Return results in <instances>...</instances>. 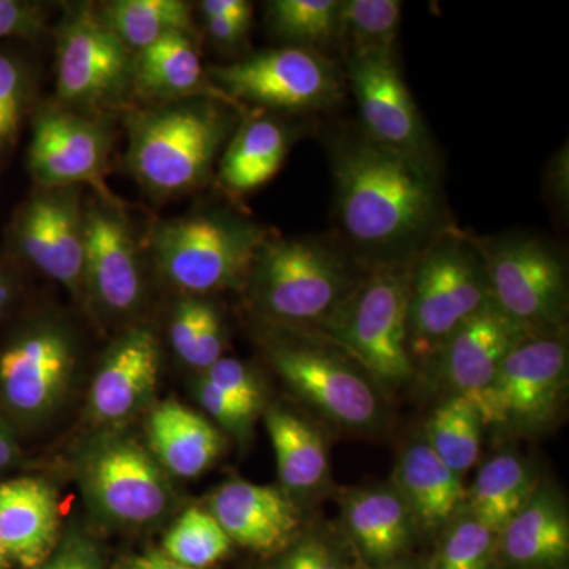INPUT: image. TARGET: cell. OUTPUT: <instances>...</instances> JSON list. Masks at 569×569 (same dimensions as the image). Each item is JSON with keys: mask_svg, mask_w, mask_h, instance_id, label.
Returning a JSON list of instances; mask_svg holds the SVG:
<instances>
[{"mask_svg": "<svg viewBox=\"0 0 569 569\" xmlns=\"http://www.w3.org/2000/svg\"><path fill=\"white\" fill-rule=\"evenodd\" d=\"M77 475L89 507L111 526H149L173 505L167 471L137 438L116 429L86 441L78 455Z\"/></svg>", "mask_w": 569, "mask_h": 569, "instance_id": "7", "label": "cell"}, {"mask_svg": "<svg viewBox=\"0 0 569 569\" xmlns=\"http://www.w3.org/2000/svg\"><path fill=\"white\" fill-rule=\"evenodd\" d=\"M22 253L71 295L84 291V213L77 192L48 189L26 206L18 224Z\"/></svg>", "mask_w": 569, "mask_h": 569, "instance_id": "16", "label": "cell"}, {"mask_svg": "<svg viewBox=\"0 0 569 569\" xmlns=\"http://www.w3.org/2000/svg\"><path fill=\"white\" fill-rule=\"evenodd\" d=\"M288 132L269 118L244 123L230 142L220 164V179L233 193H249L271 181L287 156Z\"/></svg>", "mask_w": 569, "mask_h": 569, "instance_id": "28", "label": "cell"}, {"mask_svg": "<svg viewBox=\"0 0 569 569\" xmlns=\"http://www.w3.org/2000/svg\"><path fill=\"white\" fill-rule=\"evenodd\" d=\"M356 282L346 258L325 242L268 238L246 284L254 307L277 323L321 326Z\"/></svg>", "mask_w": 569, "mask_h": 569, "instance_id": "4", "label": "cell"}, {"mask_svg": "<svg viewBox=\"0 0 569 569\" xmlns=\"http://www.w3.org/2000/svg\"><path fill=\"white\" fill-rule=\"evenodd\" d=\"M569 559V512L549 479L497 535L496 569H563Z\"/></svg>", "mask_w": 569, "mask_h": 569, "instance_id": "22", "label": "cell"}, {"mask_svg": "<svg viewBox=\"0 0 569 569\" xmlns=\"http://www.w3.org/2000/svg\"><path fill=\"white\" fill-rule=\"evenodd\" d=\"M10 299V287L3 276L0 274V317H2L3 310H6L7 302Z\"/></svg>", "mask_w": 569, "mask_h": 569, "instance_id": "49", "label": "cell"}, {"mask_svg": "<svg viewBox=\"0 0 569 569\" xmlns=\"http://www.w3.org/2000/svg\"><path fill=\"white\" fill-rule=\"evenodd\" d=\"M219 92L282 111L323 110L339 102L342 84L328 59L301 47L258 52L246 61L213 67Z\"/></svg>", "mask_w": 569, "mask_h": 569, "instance_id": "11", "label": "cell"}, {"mask_svg": "<svg viewBox=\"0 0 569 569\" xmlns=\"http://www.w3.org/2000/svg\"><path fill=\"white\" fill-rule=\"evenodd\" d=\"M43 29V14L32 3L0 0V39L33 37Z\"/></svg>", "mask_w": 569, "mask_h": 569, "instance_id": "43", "label": "cell"}, {"mask_svg": "<svg viewBox=\"0 0 569 569\" xmlns=\"http://www.w3.org/2000/svg\"><path fill=\"white\" fill-rule=\"evenodd\" d=\"M110 151L107 130L91 118L70 110H48L33 127L29 163L37 181L48 189L89 182L103 187Z\"/></svg>", "mask_w": 569, "mask_h": 569, "instance_id": "18", "label": "cell"}, {"mask_svg": "<svg viewBox=\"0 0 569 569\" xmlns=\"http://www.w3.org/2000/svg\"><path fill=\"white\" fill-rule=\"evenodd\" d=\"M475 244L485 261L490 296L508 317L535 332H563L567 269L550 247L531 238Z\"/></svg>", "mask_w": 569, "mask_h": 569, "instance_id": "10", "label": "cell"}, {"mask_svg": "<svg viewBox=\"0 0 569 569\" xmlns=\"http://www.w3.org/2000/svg\"><path fill=\"white\" fill-rule=\"evenodd\" d=\"M208 26L209 36L216 43L224 47H234L244 39L249 32L250 22H252V11L250 13L238 14V17L227 18H204Z\"/></svg>", "mask_w": 569, "mask_h": 569, "instance_id": "44", "label": "cell"}, {"mask_svg": "<svg viewBox=\"0 0 569 569\" xmlns=\"http://www.w3.org/2000/svg\"><path fill=\"white\" fill-rule=\"evenodd\" d=\"M134 58L99 11L74 10L59 29L58 96L86 111L121 103L133 88Z\"/></svg>", "mask_w": 569, "mask_h": 569, "instance_id": "12", "label": "cell"}, {"mask_svg": "<svg viewBox=\"0 0 569 569\" xmlns=\"http://www.w3.org/2000/svg\"><path fill=\"white\" fill-rule=\"evenodd\" d=\"M533 335L542 332L519 325L490 299L441 343L429 361L449 396L470 400L479 411L509 351Z\"/></svg>", "mask_w": 569, "mask_h": 569, "instance_id": "14", "label": "cell"}, {"mask_svg": "<svg viewBox=\"0 0 569 569\" xmlns=\"http://www.w3.org/2000/svg\"><path fill=\"white\" fill-rule=\"evenodd\" d=\"M392 486L407 501L419 531L438 535L466 503L462 478L445 466L425 438L403 449Z\"/></svg>", "mask_w": 569, "mask_h": 569, "instance_id": "25", "label": "cell"}, {"mask_svg": "<svg viewBox=\"0 0 569 569\" xmlns=\"http://www.w3.org/2000/svg\"><path fill=\"white\" fill-rule=\"evenodd\" d=\"M482 427L481 415L470 400L448 396L430 415L425 440L449 470L463 478L478 462Z\"/></svg>", "mask_w": 569, "mask_h": 569, "instance_id": "31", "label": "cell"}, {"mask_svg": "<svg viewBox=\"0 0 569 569\" xmlns=\"http://www.w3.org/2000/svg\"><path fill=\"white\" fill-rule=\"evenodd\" d=\"M266 569H353L347 549L328 531H302Z\"/></svg>", "mask_w": 569, "mask_h": 569, "instance_id": "36", "label": "cell"}, {"mask_svg": "<svg viewBox=\"0 0 569 569\" xmlns=\"http://www.w3.org/2000/svg\"><path fill=\"white\" fill-rule=\"evenodd\" d=\"M269 236L257 224L194 213L157 224L151 250L164 279L190 296L234 290L249 279L254 257Z\"/></svg>", "mask_w": 569, "mask_h": 569, "instance_id": "5", "label": "cell"}, {"mask_svg": "<svg viewBox=\"0 0 569 569\" xmlns=\"http://www.w3.org/2000/svg\"><path fill=\"white\" fill-rule=\"evenodd\" d=\"M400 18L402 3L397 0H343L339 10V40L350 52L392 51Z\"/></svg>", "mask_w": 569, "mask_h": 569, "instance_id": "34", "label": "cell"}, {"mask_svg": "<svg viewBox=\"0 0 569 569\" xmlns=\"http://www.w3.org/2000/svg\"><path fill=\"white\" fill-rule=\"evenodd\" d=\"M339 0H276L269 20L282 39L312 50L339 40Z\"/></svg>", "mask_w": 569, "mask_h": 569, "instance_id": "35", "label": "cell"}, {"mask_svg": "<svg viewBox=\"0 0 569 569\" xmlns=\"http://www.w3.org/2000/svg\"><path fill=\"white\" fill-rule=\"evenodd\" d=\"M537 468L518 452H500L479 468L467 490L466 505L485 526L498 535L533 496Z\"/></svg>", "mask_w": 569, "mask_h": 569, "instance_id": "27", "label": "cell"}, {"mask_svg": "<svg viewBox=\"0 0 569 569\" xmlns=\"http://www.w3.org/2000/svg\"><path fill=\"white\" fill-rule=\"evenodd\" d=\"M200 9L204 18H227L250 13L252 6L246 0H204Z\"/></svg>", "mask_w": 569, "mask_h": 569, "instance_id": "46", "label": "cell"}, {"mask_svg": "<svg viewBox=\"0 0 569 569\" xmlns=\"http://www.w3.org/2000/svg\"><path fill=\"white\" fill-rule=\"evenodd\" d=\"M203 377L252 413L258 415L263 408V388L252 370L239 359L223 356L216 365L204 370Z\"/></svg>", "mask_w": 569, "mask_h": 569, "instance_id": "37", "label": "cell"}, {"mask_svg": "<svg viewBox=\"0 0 569 569\" xmlns=\"http://www.w3.org/2000/svg\"><path fill=\"white\" fill-rule=\"evenodd\" d=\"M206 301L190 298L182 299L176 306L170 325V340L174 353L187 366L192 367L194 348L200 335L201 318H203Z\"/></svg>", "mask_w": 569, "mask_h": 569, "instance_id": "40", "label": "cell"}, {"mask_svg": "<svg viewBox=\"0 0 569 569\" xmlns=\"http://www.w3.org/2000/svg\"><path fill=\"white\" fill-rule=\"evenodd\" d=\"M137 244L114 209L93 204L84 212V291L112 317L133 313L144 299Z\"/></svg>", "mask_w": 569, "mask_h": 569, "instance_id": "17", "label": "cell"}, {"mask_svg": "<svg viewBox=\"0 0 569 569\" xmlns=\"http://www.w3.org/2000/svg\"><path fill=\"white\" fill-rule=\"evenodd\" d=\"M61 541L58 493L40 478L0 482V545L13 563L36 568Z\"/></svg>", "mask_w": 569, "mask_h": 569, "instance_id": "23", "label": "cell"}, {"mask_svg": "<svg viewBox=\"0 0 569 569\" xmlns=\"http://www.w3.org/2000/svg\"><path fill=\"white\" fill-rule=\"evenodd\" d=\"M569 351L563 332L527 337L509 351L485 397V426L538 436L556 425L567 402Z\"/></svg>", "mask_w": 569, "mask_h": 569, "instance_id": "9", "label": "cell"}, {"mask_svg": "<svg viewBox=\"0 0 569 569\" xmlns=\"http://www.w3.org/2000/svg\"><path fill=\"white\" fill-rule=\"evenodd\" d=\"M224 331L223 321L216 307L206 302L203 318H201L200 335H198L197 348L192 367L204 372L223 358Z\"/></svg>", "mask_w": 569, "mask_h": 569, "instance_id": "42", "label": "cell"}, {"mask_svg": "<svg viewBox=\"0 0 569 569\" xmlns=\"http://www.w3.org/2000/svg\"><path fill=\"white\" fill-rule=\"evenodd\" d=\"M18 455H20V449H18L17 441L10 430L0 422V471L13 466Z\"/></svg>", "mask_w": 569, "mask_h": 569, "instance_id": "47", "label": "cell"}, {"mask_svg": "<svg viewBox=\"0 0 569 569\" xmlns=\"http://www.w3.org/2000/svg\"><path fill=\"white\" fill-rule=\"evenodd\" d=\"M26 91L28 82L20 63L0 54V148L13 141L20 130Z\"/></svg>", "mask_w": 569, "mask_h": 569, "instance_id": "38", "label": "cell"}, {"mask_svg": "<svg viewBox=\"0 0 569 569\" xmlns=\"http://www.w3.org/2000/svg\"><path fill=\"white\" fill-rule=\"evenodd\" d=\"M160 366L162 348L151 329L123 332L108 348L89 389L93 421L118 426L140 413L156 392Z\"/></svg>", "mask_w": 569, "mask_h": 569, "instance_id": "20", "label": "cell"}, {"mask_svg": "<svg viewBox=\"0 0 569 569\" xmlns=\"http://www.w3.org/2000/svg\"><path fill=\"white\" fill-rule=\"evenodd\" d=\"M99 14L130 50L142 51L170 33L194 32L190 6L182 0H116Z\"/></svg>", "mask_w": 569, "mask_h": 569, "instance_id": "30", "label": "cell"}, {"mask_svg": "<svg viewBox=\"0 0 569 569\" xmlns=\"http://www.w3.org/2000/svg\"><path fill=\"white\" fill-rule=\"evenodd\" d=\"M114 569H193L183 567L167 556L162 549H149L141 553L123 557Z\"/></svg>", "mask_w": 569, "mask_h": 569, "instance_id": "45", "label": "cell"}, {"mask_svg": "<svg viewBox=\"0 0 569 569\" xmlns=\"http://www.w3.org/2000/svg\"><path fill=\"white\" fill-rule=\"evenodd\" d=\"M209 512L233 545L274 557L302 533V515L290 493L274 486L230 479L209 498Z\"/></svg>", "mask_w": 569, "mask_h": 569, "instance_id": "19", "label": "cell"}, {"mask_svg": "<svg viewBox=\"0 0 569 569\" xmlns=\"http://www.w3.org/2000/svg\"><path fill=\"white\" fill-rule=\"evenodd\" d=\"M77 366V347L66 328L40 323L0 356V400L11 417L37 422L50 417L67 396Z\"/></svg>", "mask_w": 569, "mask_h": 569, "instance_id": "13", "label": "cell"}, {"mask_svg": "<svg viewBox=\"0 0 569 569\" xmlns=\"http://www.w3.org/2000/svg\"><path fill=\"white\" fill-rule=\"evenodd\" d=\"M233 118L211 100H190L130 119L129 163L152 192L171 194L206 181Z\"/></svg>", "mask_w": 569, "mask_h": 569, "instance_id": "3", "label": "cell"}, {"mask_svg": "<svg viewBox=\"0 0 569 569\" xmlns=\"http://www.w3.org/2000/svg\"><path fill=\"white\" fill-rule=\"evenodd\" d=\"M332 170L340 223L355 244L400 249L436 227L440 197L426 160L348 138L335 144Z\"/></svg>", "mask_w": 569, "mask_h": 569, "instance_id": "1", "label": "cell"}, {"mask_svg": "<svg viewBox=\"0 0 569 569\" xmlns=\"http://www.w3.org/2000/svg\"><path fill=\"white\" fill-rule=\"evenodd\" d=\"M343 533L365 565L406 559L417 541V519L392 485L347 490L339 498Z\"/></svg>", "mask_w": 569, "mask_h": 569, "instance_id": "21", "label": "cell"}, {"mask_svg": "<svg viewBox=\"0 0 569 569\" xmlns=\"http://www.w3.org/2000/svg\"><path fill=\"white\" fill-rule=\"evenodd\" d=\"M411 268L402 263L378 266L356 282L320 326L336 347L346 350L373 383L387 391L406 387L415 376L408 347Z\"/></svg>", "mask_w": 569, "mask_h": 569, "instance_id": "2", "label": "cell"}, {"mask_svg": "<svg viewBox=\"0 0 569 569\" xmlns=\"http://www.w3.org/2000/svg\"><path fill=\"white\" fill-rule=\"evenodd\" d=\"M13 561H11L9 553L3 549V546L0 545V569H10Z\"/></svg>", "mask_w": 569, "mask_h": 569, "instance_id": "50", "label": "cell"}, {"mask_svg": "<svg viewBox=\"0 0 569 569\" xmlns=\"http://www.w3.org/2000/svg\"><path fill=\"white\" fill-rule=\"evenodd\" d=\"M264 425L284 492L298 501L323 489L329 479V456L320 430L283 407H269Z\"/></svg>", "mask_w": 569, "mask_h": 569, "instance_id": "26", "label": "cell"}, {"mask_svg": "<svg viewBox=\"0 0 569 569\" xmlns=\"http://www.w3.org/2000/svg\"><path fill=\"white\" fill-rule=\"evenodd\" d=\"M203 84V66L189 33H170L134 58L133 88L148 96L186 97Z\"/></svg>", "mask_w": 569, "mask_h": 569, "instance_id": "29", "label": "cell"}, {"mask_svg": "<svg viewBox=\"0 0 569 569\" xmlns=\"http://www.w3.org/2000/svg\"><path fill=\"white\" fill-rule=\"evenodd\" d=\"M353 569H429V563H425V561L411 559V557H406V559H400L396 561H391V563L385 565H365L361 567H356Z\"/></svg>", "mask_w": 569, "mask_h": 569, "instance_id": "48", "label": "cell"}, {"mask_svg": "<svg viewBox=\"0 0 569 569\" xmlns=\"http://www.w3.org/2000/svg\"><path fill=\"white\" fill-rule=\"evenodd\" d=\"M348 74L366 137L425 160V126L397 67L395 51L350 52Z\"/></svg>", "mask_w": 569, "mask_h": 569, "instance_id": "15", "label": "cell"}, {"mask_svg": "<svg viewBox=\"0 0 569 569\" xmlns=\"http://www.w3.org/2000/svg\"><path fill=\"white\" fill-rule=\"evenodd\" d=\"M497 535L467 508L438 533L429 569H496Z\"/></svg>", "mask_w": 569, "mask_h": 569, "instance_id": "33", "label": "cell"}, {"mask_svg": "<svg viewBox=\"0 0 569 569\" xmlns=\"http://www.w3.org/2000/svg\"><path fill=\"white\" fill-rule=\"evenodd\" d=\"M146 437L149 451L163 470L183 479L203 475L223 449L222 432L174 399L152 408Z\"/></svg>", "mask_w": 569, "mask_h": 569, "instance_id": "24", "label": "cell"}, {"mask_svg": "<svg viewBox=\"0 0 569 569\" xmlns=\"http://www.w3.org/2000/svg\"><path fill=\"white\" fill-rule=\"evenodd\" d=\"M194 396L206 413L222 429L242 440L249 438L257 415L213 387L203 376L194 383Z\"/></svg>", "mask_w": 569, "mask_h": 569, "instance_id": "39", "label": "cell"}, {"mask_svg": "<svg viewBox=\"0 0 569 569\" xmlns=\"http://www.w3.org/2000/svg\"><path fill=\"white\" fill-rule=\"evenodd\" d=\"M492 299L488 272L473 239L449 233L411 268L408 347L430 359L459 326Z\"/></svg>", "mask_w": 569, "mask_h": 569, "instance_id": "6", "label": "cell"}, {"mask_svg": "<svg viewBox=\"0 0 569 569\" xmlns=\"http://www.w3.org/2000/svg\"><path fill=\"white\" fill-rule=\"evenodd\" d=\"M31 569H103L102 557L91 539L81 533L61 538L43 563Z\"/></svg>", "mask_w": 569, "mask_h": 569, "instance_id": "41", "label": "cell"}, {"mask_svg": "<svg viewBox=\"0 0 569 569\" xmlns=\"http://www.w3.org/2000/svg\"><path fill=\"white\" fill-rule=\"evenodd\" d=\"M268 358L284 385L329 425L359 433L380 426V388L336 346L307 337L276 340Z\"/></svg>", "mask_w": 569, "mask_h": 569, "instance_id": "8", "label": "cell"}, {"mask_svg": "<svg viewBox=\"0 0 569 569\" xmlns=\"http://www.w3.org/2000/svg\"><path fill=\"white\" fill-rule=\"evenodd\" d=\"M231 542L227 531L208 509H186L167 531L162 550L183 567L212 569L230 553Z\"/></svg>", "mask_w": 569, "mask_h": 569, "instance_id": "32", "label": "cell"}]
</instances>
